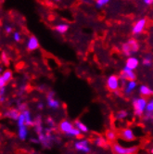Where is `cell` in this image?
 Listing matches in <instances>:
<instances>
[{"label":"cell","mask_w":153,"mask_h":154,"mask_svg":"<svg viewBox=\"0 0 153 154\" xmlns=\"http://www.w3.org/2000/svg\"><path fill=\"white\" fill-rule=\"evenodd\" d=\"M74 148L76 150L81 151L83 153H89L91 149L89 147V142L86 139H80L74 143Z\"/></svg>","instance_id":"cell-7"},{"label":"cell","mask_w":153,"mask_h":154,"mask_svg":"<svg viewBox=\"0 0 153 154\" xmlns=\"http://www.w3.org/2000/svg\"><path fill=\"white\" fill-rule=\"evenodd\" d=\"M145 120L146 121H152V122H153V113H150V114L147 113L146 117H145Z\"/></svg>","instance_id":"cell-35"},{"label":"cell","mask_w":153,"mask_h":154,"mask_svg":"<svg viewBox=\"0 0 153 154\" xmlns=\"http://www.w3.org/2000/svg\"><path fill=\"white\" fill-rule=\"evenodd\" d=\"M137 147L133 146L125 148L122 145L118 144V143H114L112 145V150L115 154H136L137 152Z\"/></svg>","instance_id":"cell-3"},{"label":"cell","mask_w":153,"mask_h":154,"mask_svg":"<svg viewBox=\"0 0 153 154\" xmlns=\"http://www.w3.org/2000/svg\"><path fill=\"white\" fill-rule=\"evenodd\" d=\"M147 26V20L145 18H142V19H139L136 23L134 24L133 28H132V32L133 35H138L144 32L145 28Z\"/></svg>","instance_id":"cell-6"},{"label":"cell","mask_w":153,"mask_h":154,"mask_svg":"<svg viewBox=\"0 0 153 154\" xmlns=\"http://www.w3.org/2000/svg\"><path fill=\"white\" fill-rule=\"evenodd\" d=\"M94 143H95V145L97 146V147L104 148V147L107 146V139L104 138L103 137H97L95 138Z\"/></svg>","instance_id":"cell-21"},{"label":"cell","mask_w":153,"mask_h":154,"mask_svg":"<svg viewBox=\"0 0 153 154\" xmlns=\"http://www.w3.org/2000/svg\"><path fill=\"white\" fill-rule=\"evenodd\" d=\"M47 104L49 108L53 109H58L60 106V101L55 98V92L49 91L47 95Z\"/></svg>","instance_id":"cell-8"},{"label":"cell","mask_w":153,"mask_h":154,"mask_svg":"<svg viewBox=\"0 0 153 154\" xmlns=\"http://www.w3.org/2000/svg\"><path fill=\"white\" fill-rule=\"evenodd\" d=\"M121 137L125 141H134L136 139V136L134 133V130L132 128H124L121 132Z\"/></svg>","instance_id":"cell-9"},{"label":"cell","mask_w":153,"mask_h":154,"mask_svg":"<svg viewBox=\"0 0 153 154\" xmlns=\"http://www.w3.org/2000/svg\"><path fill=\"white\" fill-rule=\"evenodd\" d=\"M122 52L125 55V56L129 57V56H132V49H131L130 48V45L126 42L124 44H123V46H122Z\"/></svg>","instance_id":"cell-22"},{"label":"cell","mask_w":153,"mask_h":154,"mask_svg":"<svg viewBox=\"0 0 153 154\" xmlns=\"http://www.w3.org/2000/svg\"><path fill=\"white\" fill-rule=\"evenodd\" d=\"M142 64H143L145 67H151L152 64H153V59L151 56H147L143 59V60H142Z\"/></svg>","instance_id":"cell-25"},{"label":"cell","mask_w":153,"mask_h":154,"mask_svg":"<svg viewBox=\"0 0 153 154\" xmlns=\"http://www.w3.org/2000/svg\"><path fill=\"white\" fill-rule=\"evenodd\" d=\"M120 85H121V81H120L119 76L115 74H112L108 77L107 79V87L109 90H111L112 92L118 91L120 88Z\"/></svg>","instance_id":"cell-4"},{"label":"cell","mask_w":153,"mask_h":154,"mask_svg":"<svg viewBox=\"0 0 153 154\" xmlns=\"http://www.w3.org/2000/svg\"><path fill=\"white\" fill-rule=\"evenodd\" d=\"M146 112L147 113L150 114V113H153V98L150 100H148L147 102V106H146Z\"/></svg>","instance_id":"cell-27"},{"label":"cell","mask_w":153,"mask_h":154,"mask_svg":"<svg viewBox=\"0 0 153 154\" xmlns=\"http://www.w3.org/2000/svg\"><path fill=\"white\" fill-rule=\"evenodd\" d=\"M17 109H19V111L23 112V111H25V109H27V106H26L25 103H21L20 100H18V102H17Z\"/></svg>","instance_id":"cell-30"},{"label":"cell","mask_w":153,"mask_h":154,"mask_svg":"<svg viewBox=\"0 0 153 154\" xmlns=\"http://www.w3.org/2000/svg\"><path fill=\"white\" fill-rule=\"evenodd\" d=\"M4 115L9 119H11V120H14V121H17L19 116H20V112L17 109H9L8 111H7Z\"/></svg>","instance_id":"cell-15"},{"label":"cell","mask_w":153,"mask_h":154,"mask_svg":"<svg viewBox=\"0 0 153 154\" xmlns=\"http://www.w3.org/2000/svg\"><path fill=\"white\" fill-rule=\"evenodd\" d=\"M120 81H122L123 83L125 84L126 81H131V80H136V75L135 73V72L133 70H130L126 67H124L119 76Z\"/></svg>","instance_id":"cell-5"},{"label":"cell","mask_w":153,"mask_h":154,"mask_svg":"<svg viewBox=\"0 0 153 154\" xmlns=\"http://www.w3.org/2000/svg\"><path fill=\"white\" fill-rule=\"evenodd\" d=\"M110 1L111 0H96V8H103L106 5H108L110 3Z\"/></svg>","instance_id":"cell-26"},{"label":"cell","mask_w":153,"mask_h":154,"mask_svg":"<svg viewBox=\"0 0 153 154\" xmlns=\"http://www.w3.org/2000/svg\"><path fill=\"white\" fill-rule=\"evenodd\" d=\"M44 106H45V104H44L43 102H38L37 103V109H44Z\"/></svg>","instance_id":"cell-37"},{"label":"cell","mask_w":153,"mask_h":154,"mask_svg":"<svg viewBox=\"0 0 153 154\" xmlns=\"http://www.w3.org/2000/svg\"><path fill=\"white\" fill-rule=\"evenodd\" d=\"M150 152H151V154H153V148L151 149V150H150Z\"/></svg>","instance_id":"cell-41"},{"label":"cell","mask_w":153,"mask_h":154,"mask_svg":"<svg viewBox=\"0 0 153 154\" xmlns=\"http://www.w3.org/2000/svg\"><path fill=\"white\" fill-rule=\"evenodd\" d=\"M2 77L5 79V81L8 84V82L12 79V72L10 70H6L1 73Z\"/></svg>","instance_id":"cell-24"},{"label":"cell","mask_w":153,"mask_h":154,"mask_svg":"<svg viewBox=\"0 0 153 154\" xmlns=\"http://www.w3.org/2000/svg\"><path fill=\"white\" fill-rule=\"evenodd\" d=\"M39 48V41L38 39L35 36L32 35L31 37H29L28 41H27V45H26V48L29 52L35 51Z\"/></svg>","instance_id":"cell-10"},{"label":"cell","mask_w":153,"mask_h":154,"mask_svg":"<svg viewBox=\"0 0 153 154\" xmlns=\"http://www.w3.org/2000/svg\"><path fill=\"white\" fill-rule=\"evenodd\" d=\"M138 65H139V60L137 58L134 56H129L125 61V67L133 71H135L138 67Z\"/></svg>","instance_id":"cell-12"},{"label":"cell","mask_w":153,"mask_h":154,"mask_svg":"<svg viewBox=\"0 0 153 154\" xmlns=\"http://www.w3.org/2000/svg\"><path fill=\"white\" fill-rule=\"evenodd\" d=\"M128 116H129V113L125 109H121V111H119L115 113V118L116 120H119V121H124Z\"/></svg>","instance_id":"cell-20"},{"label":"cell","mask_w":153,"mask_h":154,"mask_svg":"<svg viewBox=\"0 0 153 154\" xmlns=\"http://www.w3.org/2000/svg\"><path fill=\"white\" fill-rule=\"evenodd\" d=\"M74 126L77 128L81 133H87L88 132V128H87V126L84 125V124H83L81 121H79V120H75L74 121Z\"/></svg>","instance_id":"cell-18"},{"label":"cell","mask_w":153,"mask_h":154,"mask_svg":"<svg viewBox=\"0 0 153 154\" xmlns=\"http://www.w3.org/2000/svg\"><path fill=\"white\" fill-rule=\"evenodd\" d=\"M137 87V83L136 80H131V81H126L125 84H124V94L125 95H130L132 94L136 88Z\"/></svg>","instance_id":"cell-13"},{"label":"cell","mask_w":153,"mask_h":154,"mask_svg":"<svg viewBox=\"0 0 153 154\" xmlns=\"http://www.w3.org/2000/svg\"><path fill=\"white\" fill-rule=\"evenodd\" d=\"M31 142L32 143H35V144H38L39 140H38V138H31Z\"/></svg>","instance_id":"cell-38"},{"label":"cell","mask_w":153,"mask_h":154,"mask_svg":"<svg viewBox=\"0 0 153 154\" xmlns=\"http://www.w3.org/2000/svg\"><path fill=\"white\" fill-rule=\"evenodd\" d=\"M73 128V125L68 120H64L60 124V129L62 133H64L66 136L70 137V134H71V131L72 130Z\"/></svg>","instance_id":"cell-11"},{"label":"cell","mask_w":153,"mask_h":154,"mask_svg":"<svg viewBox=\"0 0 153 154\" xmlns=\"http://www.w3.org/2000/svg\"><path fill=\"white\" fill-rule=\"evenodd\" d=\"M148 100L144 97H138L133 100V109L134 113L137 117H141L146 112V106Z\"/></svg>","instance_id":"cell-1"},{"label":"cell","mask_w":153,"mask_h":154,"mask_svg":"<svg viewBox=\"0 0 153 154\" xmlns=\"http://www.w3.org/2000/svg\"><path fill=\"white\" fill-rule=\"evenodd\" d=\"M12 36H13V40L17 43H20L21 41V35L20 32H17V31H14L12 32Z\"/></svg>","instance_id":"cell-29"},{"label":"cell","mask_w":153,"mask_h":154,"mask_svg":"<svg viewBox=\"0 0 153 154\" xmlns=\"http://www.w3.org/2000/svg\"><path fill=\"white\" fill-rule=\"evenodd\" d=\"M52 1L54 3H60V2H61V0H52Z\"/></svg>","instance_id":"cell-39"},{"label":"cell","mask_w":153,"mask_h":154,"mask_svg":"<svg viewBox=\"0 0 153 154\" xmlns=\"http://www.w3.org/2000/svg\"><path fill=\"white\" fill-rule=\"evenodd\" d=\"M5 93H6V87L0 88V103H3L5 101V100H6Z\"/></svg>","instance_id":"cell-32"},{"label":"cell","mask_w":153,"mask_h":154,"mask_svg":"<svg viewBox=\"0 0 153 154\" xmlns=\"http://www.w3.org/2000/svg\"><path fill=\"white\" fill-rule=\"evenodd\" d=\"M47 124L48 126H50L51 128L54 127V125H55V122H54V120H53L52 118H50V117H48V118L47 119Z\"/></svg>","instance_id":"cell-34"},{"label":"cell","mask_w":153,"mask_h":154,"mask_svg":"<svg viewBox=\"0 0 153 154\" xmlns=\"http://www.w3.org/2000/svg\"><path fill=\"white\" fill-rule=\"evenodd\" d=\"M116 138H117V134L115 131L109 130L106 133V139H108L109 141H114Z\"/></svg>","instance_id":"cell-23"},{"label":"cell","mask_w":153,"mask_h":154,"mask_svg":"<svg viewBox=\"0 0 153 154\" xmlns=\"http://www.w3.org/2000/svg\"><path fill=\"white\" fill-rule=\"evenodd\" d=\"M3 72H4V71H3V67H2V66H0V74H1Z\"/></svg>","instance_id":"cell-40"},{"label":"cell","mask_w":153,"mask_h":154,"mask_svg":"<svg viewBox=\"0 0 153 154\" xmlns=\"http://www.w3.org/2000/svg\"><path fill=\"white\" fill-rule=\"evenodd\" d=\"M7 84H8V83L5 81V79L2 77V75L0 74V88H3V87H6Z\"/></svg>","instance_id":"cell-33"},{"label":"cell","mask_w":153,"mask_h":154,"mask_svg":"<svg viewBox=\"0 0 153 154\" xmlns=\"http://www.w3.org/2000/svg\"><path fill=\"white\" fill-rule=\"evenodd\" d=\"M69 28H70V26L66 23H60V24H57L55 27H54V31H56L57 32H59V34H60V35H64L68 32Z\"/></svg>","instance_id":"cell-17"},{"label":"cell","mask_w":153,"mask_h":154,"mask_svg":"<svg viewBox=\"0 0 153 154\" xmlns=\"http://www.w3.org/2000/svg\"><path fill=\"white\" fill-rule=\"evenodd\" d=\"M4 31L7 35H10V34H12V32H14V28L11 26V25H5L4 26Z\"/></svg>","instance_id":"cell-31"},{"label":"cell","mask_w":153,"mask_h":154,"mask_svg":"<svg viewBox=\"0 0 153 154\" xmlns=\"http://www.w3.org/2000/svg\"><path fill=\"white\" fill-rule=\"evenodd\" d=\"M21 113L23 114V117H24V122H25V125L26 126H32L34 125V120L32 119V115H31V112L29 109H25V111L21 112Z\"/></svg>","instance_id":"cell-16"},{"label":"cell","mask_w":153,"mask_h":154,"mask_svg":"<svg viewBox=\"0 0 153 154\" xmlns=\"http://www.w3.org/2000/svg\"><path fill=\"white\" fill-rule=\"evenodd\" d=\"M142 2H143L146 6H151V5H153V0H142Z\"/></svg>","instance_id":"cell-36"},{"label":"cell","mask_w":153,"mask_h":154,"mask_svg":"<svg viewBox=\"0 0 153 154\" xmlns=\"http://www.w3.org/2000/svg\"><path fill=\"white\" fill-rule=\"evenodd\" d=\"M0 59H1V61L4 63V65L8 66L9 64V61H8V55L5 51H3L1 53V55H0Z\"/></svg>","instance_id":"cell-28"},{"label":"cell","mask_w":153,"mask_h":154,"mask_svg":"<svg viewBox=\"0 0 153 154\" xmlns=\"http://www.w3.org/2000/svg\"><path fill=\"white\" fill-rule=\"evenodd\" d=\"M139 93L142 97H149L153 95V90L150 88L149 86L146 85H142L139 86Z\"/></svg>","instance_id":"cell-14"},{"label":"cell","mask_w":153,"mask_h":154,"mask_svg":"<svg viewBox=\"0 0 153 154\" xmlns=\"http://www.w3.org/2000/svg\"><path fill=\"white\" fill-rule=\"evenodd\" d=\"M127 43L130 45V48L132 49V53H136L139 50V44L136 39H130L127 41Z\"/></svg>","instance_id":"cell-19"},{"label":"cell","mask_w":153,"mask_h":154,"mask_svg":"<svg viewBox=\"0 0 153 154\" xmlns=\"http://www.w3.org/2000/svg\"><path fill=\"white\" fill-rule=\"evenodd\" d=\"M18 125V136L20 140H25L28 137V130L24 122V117L23 113H20V116L17 120Z\"/></svg>","instance_id":"cell-2"}]
</instances>
